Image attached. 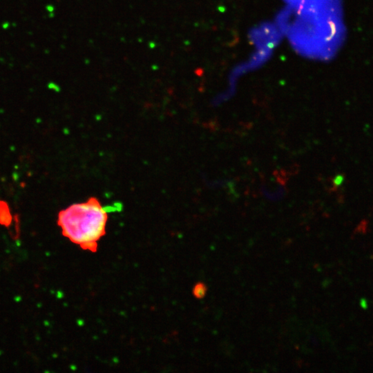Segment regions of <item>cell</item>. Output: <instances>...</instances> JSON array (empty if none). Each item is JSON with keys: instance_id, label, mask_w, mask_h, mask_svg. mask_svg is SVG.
Returning <instances> with one entry per match:
<instances>
[{"instance_id": "obj_3", "label": "cell", "mask_w": 373, "mask_h": 373, "mask_svg": "<svg viewBox=\"0 0 373 373\" xmlns=\"http://www.w3.org/2000/svg\"><path fill=\"white\" fill-rule=\"evenodd\" d=\"M360 305L361 307L363 308L364 310H366L367 307H368V304H367V301L366 299L362 298L360 299Z\"/></svg>"}, {"instance_id": "obj_2", "label": "cell", "mask_w": 373, "mask_h": 373, "mask_svg": "<svg viewBox=\"0 0 373 373\" xmlns=\"http://www.w3.org/2000/svg\"><path fill=\"white\" fill-rule=\"evenodd\" d=\"M206 292H207V288H206V286H205V285L203 284V283H198V284H196L195 285V287H194L193 294H194V295L196 297V298L202 299L205 296Z\"/></svg>"}, {"instance_id": "obj_1", "label": "cell", "mask_w": 373, "mask_h": 373, "mask_svg": "<svg viewBox=\"0 0 373 373\" xmlns=\"http://www.w3.org/2000/svg\"><path fill=\"white\" fill-rule=\"evenodd\" d=\"M107 213L96 198L62 210L58 225L64 236L85 250L96 252L98 241L106 234Z\"/></svg>"}]
</instances>
